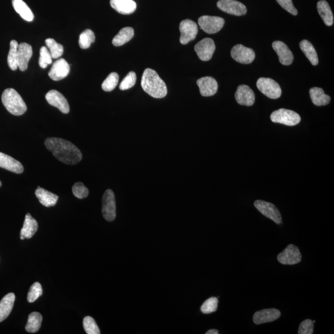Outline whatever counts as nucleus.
<instances>
[{
    "mask_svg": "<svg viewBox=\"0 0 334 334\" xmlns=\"http://www.w3.org/2000/svg\"><path fill=\"white\" fill-rule=\"evenodd\" d=\"M45 146L57 159L68 165H76L83 158L81 150L65 139L48 138L45 141Z\"/></svg>",
    "mask_w": 334,
    "mask_h": 334,
    "instance_id": "nucleus-1",
    "label": "nucleus"
},
{
    "mask_svg": "<svg viewBox=\"0 0 334 334\" xmlns=\"http://www.w3.org/2000/svg\"><path fill=\"white\" fill-rule=\"evenodd\" d=\"M141 86L145 92L155 98H162L167 94L165 82L154 70L147 68L142 76Z\"/></svg>",
    "mask_w": 334,
    "mask_h": 334,
    "instance_id": "nucleus-2",
    "label": "nucleus"
},
{
    "mask_svg": "<svg viewBox=\"0 0 334 334\" xmlns=\"http://www.w3.org/2000/svg\"><path fill=\"white\" fill-rule=\"evenodd\" d=\"M2 103L10 114L20 116L27 110L25 102L15 89L10 88L4 90L2 96Z\"/></svg>",
    "mask_w": 334,
    "mask_h": 334,
    "instance_id": "nucleus-3",
    "label": "nucleus"
},
{
    "mask_svg": "<svg viewBox=\"0 0 334 334\" xmlns=\"http://www.w3.org/2000/svg\"><path fill=\"white\" fill-rule=\"evenodd\" d=\"M270 120L273 123H281L289 127L295 126L301 121V117L296 112L290 109L281 108L272 112Z\"/></svg>",
    "mask_w": 334,
    "mask_h": 334,
    "instance_id": "nucleus-4",
    "label": "nucleus"
},
{
    "mask_svg": "<svg viewBox=\"0 0 334 334\" xmlns=\"http://www.w3.org/2000/svg\"><path fill=\"white\" fill-rule=\"evenodd\" d=\"M257 87L265 96L276 99L281 96L282 89L279 84L271 78H261L257 81Z\"/></svg>",
    "mask_w": 334,
    "mask_h": 334,
    "instance_id": "nucleus-5",
    "label": "nucleus"
},
{
    "mask_svg": "<svg viewBox=\"0 0 334 334\" xmlns=\"http://www.w3.org/2000/svg\"><path fill=\"white\" fill-rule=\"evenodd\" d=\"M201 29L207 34H215L223 28L225 20L217 16H202L198 20Z\"/></svg>",
    "mask_w": 334,
    "mask_h": 334,
    "instance_id": "nucleus-6",
    "label": "nucleus"
},
{
    "mask_svg": "<svg viewBox=\"0 0 334 334\" xmlns=\"http://www.w3.org/2000/svg\"><path fill=\"white\" fill-rule=\"evenodd\" d=\"M102 215L104 218L112 221L116 218V201L114 191L107 190L102 198Z\"/></svg>",
    "mask_w": 334,
    "mask_h": 334,
    "instance_id": "nucleus-7",
    "label": "nucleus"
},
{
    "mask_svg": "<svg viewBox=\"0 0 334 334\" xmlns=\"http://www.w3.org/2000/svg\"><path fill=\"white\" fill-rule=\"evenodd\" d=\"M254 205L265 217L271 219L276 224L283 222L281 212L275 205L262 200H257L254 202Z\"/></svg>",
    "mask_w": 334,
    "mask_h": 334,
    "instance_id": "nucleus-8",
    "label": "nucleus"
},
{
    "mask_svg": "<svg viewBox=\"0 0 334 334\" xmlns=\"http://www.w3.org/2000/svg\"><path fill=\"white\" fill-rule=\"evenodd\" d=\"M302 256L299 248L294 245H289L277 256L280 263L284 265H294L300 263Z\"/></svg>",
    "mask_w": 334,
    "mask_h": 334,
    "instance_id": "nucleus-9",
    "label": "nucleus"
},
{
    "mask_svg": "<svg viewBox=\"0 0 334 334\" xmlns=\"http://www.w3.org/2000/svg\"><path fill=\"white\" fill-rule=\"evenodd\" d=\"M181 33L180 43L183 45L187 44L194 39L198 33V27L195 22L186 20L181 22L180 24Z\"/></svg>",
    "mask_w": 334,
    "mask_h": 334,
    "instance_id": "nucleus-10",
    "label": "nucleus"
},
{
    "mask_svg": "<svg viewBox=\"0 0 334 334\" xmlns=\"http://www.w3.org/2000/svg\"><path fill=\"white\" fill-rule=\"evenodd\" d=\"M231 56L233 59L240 64H250L255 59L256 54L253 49L238 44L232 48Z\"/></svg>",
    "mask_w": 334,
    "mask_h": 334,
    "instance_id": "nucleus-11",
    "label": "nucleus"
},
{
    "mask_svg": "<svg viewBox=\"0 0 334 334\" xmlns=\"http://www.w3.org/2000/svg\"><path fill=\"white\" fill-rule=\"evenodd\" d=\"M194 50L202 61H209L215 50V43L212 39L205 38L197 43L194 46Z\"/></svg>",
    "mask_w": 334,
    "mask_h": 334,
    "instance_id": "nucleus-12",
    "label": "nucleus"
},
{
    "mask_svg": "<svg viewBox=\"0 0 334 334\" xmlns=\"http://www.w3.org/2000/svg\"><path fill=\"white\" fill-rule=\"evenodd\" d=\"M217 5L219 9L230 15L240 16L247 12L245 5L236 0H220Z\"/></svg>",
    "mask_w": 334,
    "mask_h": 334,
    "instance_id": "nucleus-13",
    "label": "nucleus"
},
{
    "mask_svg": "<svg viewBox=\"0 0 334 334\" xmlns=\"http://www.w3.org/2000/svg\"><path fill=\"white\" fill-rule=\"evenodd\" d=\"M45 98L50 105L59 108L62 113L67 114L70 112V105L67 98L56 90H51L45 95Z\"/></svg>",
    "mask_w": 334,
    "mask_h": 334,
    "instance_id": "nucleus-14",
    "label": "nucleus"
},
{
    "mask_svg": "<svg viewBox=\"0 0 334 334\" xmlns=\"http://www.w3.org/2000/svg\"><path fill=\"white\" fill-rule=\"evenodd\" d=\"M70 71V67L68 62L64 59H60L52 65L48 76L52 80L59 81L67 77Z\"/></svg>",
    "mask_w": 334,
    "mask_h": 334,
    "instance_id": "nucleus-15",
    "label": "nucleus"
},
{
    "mask_svg": "<svg viewBox=\"0 0 334 334\" xmlns=\"http://www.w3.org/2000/svg\"><path fill=\"white\" fill-rule=\"evenodd\" d=\"M235 96L240 105L250 106L255 102V94L253 90L246 85L238 86Z\"/></svg>",
    "mask_w": 334,
    "mask_h": 334,
    "instance_id": "nucleus-16",
    "label": "nucleus"
},
{
    "mask_svg": "<svg viewBox=\"0 0 334 334\" xmlns=\"http://www.w3.org/2000/svg\"><path fill=\"white\" fill-rule=\"evenodd\" d=\"M197 84L199 86L200 94L203 97H210L217 92L218 83L214 78L207 76L198 79Z\"/></svg>",
    "mask_w": 334,
    "mask_h": 334,
    "instance_id": "nucleus-17",
    "label": "nucleus"
},
{
    "mask_svg": "<svg viewBox=\"0 0 334 334\" xmlns=\"http://www.w3.org/2000/svg\"><path fill=\"white\" fill-rule=\"evenodd\" d=\"M272 47L277 54L281 64L289 66L294 62V54L286 43L281 41H275L272 43Z\"/></svg>",
    "mask_w": 334,
    "mask_h": 334,
    "instance_id": "nucleus-18",
    "label": "nucleus"
},
{
    "mask_svg": "<svg viewBox=\"0 0 334 334\" xmlns=\"http://www.w3.org/2000/svg\"><path fill=\"white\" fill-rule=\"evenodd\" d=\"M281 311L277 309H264L256 312L253 316V321L257 325L275 321L280 317Z\"/></svg>",
    "mask_w": 334,
    "mask_h": 334,
    "instance_id": "nucleus-19",
    "label": "nucleus"
},
{
    "mask_svg": "<svg viewBox=\"0 0 334 334\" xmlns=\"http://www.w3.org/2000/svg\"><path fill=\"white\" fill-rule=\"evenodd\" d=\"M32 48L27 43H21L18 48V66L21 71H26L28 68L30 59L32 56Z\"/></svg>",
    "mask_w": 334,
    "mask_h": 334,
    "instance_id": "nucleus-20",
    "label": "nucleus"
},
{
    "mask_svg": "<svg viewBox=\"0 0 334 334\" xmlns=\"http://www.w3.org/2000/svg\"><path fill=\"white\" fill-rule=\"evenodd\" d=\"M0 167L18 174L24 172L23 165L20 161L2 152H0Z\"/></svg>",
    "mask_w": 334,
    "mask_h": 334,
    "instance_id": "nucleus-21",
    "label": "nucleus"
},
{
    "mask_svg": "<svg viewBox=\"0 0 334 334\" xmlns=\"http://www.w3.org/2000/svg\"><path fill=\"white\" fill-rule=\"evenodd\" d=\"M38 227L39 226L37 220L33 218L29 213H27L20 233L21 240H23L25 238L29 239L32 238L38 231Z\"/></svg>",
    "mask_w": 334,
    "mask_h": 334,
    "instance_id": "nucleus-22",
    "label": "nucleus"
},
{
    "mask_svg": "<svg viewBox=\"0 0 334 334\" xmlns=\"http://www.w3.org/2000/svg\"><path fill=\"white\" fill-rule=\"evenodd\" d=\"M110 5L118 13L130 15L135 12L137 5L133 0H110Z\"/></svg>",
    "mask_w": 334,
    "mask_h": 334,
    "instance_id": "nucleus-23",
    "label": "nucleus"
},
{
    "mask_svg": "<svg viewBox=\"0 0 334 334\" xmlns=\"http://www.w3.org/2000/svg\"><path fill=\"white\" fill-rule=\"evenodd\" d=\"M35 195L39 199L40 204L45 207H50L55 206L59 200V196L50 191H46L40 187L35 190Z\"/></svg>",
    "mask_w": 334,
    "mask_h": 334,
    "instance_id": "nucleus-24",
    "label": "nucleus"
},
{
    "mask_svg": "<svg viewBox=\"0 0 334 334\" xmlns=\"http://www.w3.org/2000/svg\"><path fill=\"white\" fill-rule=\"evenodd\" d=\"M15 295L10 293L0 301V322L6 319L12 312L15 302Z\"/></svg>",
    "mask_w": 334,
    "mask_h": 334,
    "instance_id": "nucleus-25",
    "label": "nucleus"
},
{
    "mask_svg": "<svg viewBox=\"0 0 334 334\" xmlns=\"http://www.w3.org/2000/svg\"><path fill=\"white\" fill-rule=\"evenodd\" d=\"M317 8L325 25L332 26L333 24V16L328 3L325 0H321L317 3Z\"/></svg>",
    "mask_w": 334,
    "mask_h": 334,
    "instance_id": "nucleus-26",
    "label": "nucleus"
},
{
    "mask_svg": "<svg viewBox=\"0 0 334 334\" xmlns=\"http://www.w3.org/2000/svg\"><path fill=\"white\" fill-rule=\"evenodd\" d=\"M12 4L14 9L23 20L27 22H32L34 20V14L23 0H13Z\"/></svg>",
    "mask_w": 334,
    "mask_h": 334,
    "instance_id": "nucleus-27",
    "label": "nucleus"
},
{
    "mask_svg": "<svg viewBox=\"0 0 334 334\" xmlns=\"http://www.w3.org/2000/svg\"><path fill=\"white\" fill-rule=\"evenodd\" d=\"M312 102L316 106L327 105L330 102V97L325 94L324 90L319 87H313L309 90Z\"/></svg>",
    "mask_w": 334,
    "mask_h": 334,
    "instance_id": "nucleus-28",
    "label": "nucleus"
},
{
    "mask_svg": "<svg viewBox=\"0 0 334 334\" xmlns=\"http://www.w3.org/2000/svg\"><path fill=\"white\" fill-rule=\"evenodd\" d=\"M134 35H135V31H134L132 27H124L114 38L112 43L116 46L123 45L132 39Z\"/></svg>",
    "mask_w": 334,
    "mask_h": 334,
    "instance_id": "nucleus-29",
    "label": "nucleus"
},
{
    "mask_svg": "<svg viewBox=\"0 0 334 334\" xmlns=\"http://www.w3.org/2000/svg\"><path fill=\"white\" fill-rule=\"evenodd\" d=\"M300 47L312 65H318L319 60L317 52L311 42L307 40H303L300 43Z\"/></svg>",
    "mask_w": 334,
    "mask_h": 334,
    "instance_id": "nucleus-30",
    "label": "nucleus"
},
{
    "mask_svg": "<svg viewBox=\"0 0 334 334\" xmlns=\"http://www.w3.org/2000/svg\"><path fill=\"white\" fill-rule=\"evenodd\" d=\"M42 316L38 312H33L29 314L26 330L30 333H35L40 329L42 322Z\"/></svg>",
    "mask_w": 334,
    "mask_h": 334,
    "instance_id": "nucleus-31",
    "label": "nucleus"
},
{
    "mask_svg": "<svg viewBox=\"0 0 334 334\" xmlns=\"http://www.w3.org/2000/svg\"><path fill=\"white\" fill-rule=\"evenodd\" d=\"M17 41L13 40L10 42V49L8 55V64L11 70L15 71L18 69V48Z\"/></svg>",
    "mask_w": 334,
    "mask_h": 334,
    "instance_id": "nucleus-32",
    "label": "nucleus"
},
{
    "mask_svg": "<svg viewBox=\"0 0 334 334\" xmlns=\"http://www.w3.org/2000/svg\"><path fill=\"white\" fill-rule=\"evenodd\" d=\"M95 39V36L94 32L90 29L85 30L79 36V46L82 49L88 48L92 43L94 42Z\"/></svg>",
    "mask_w": 334,
    "mask_h": 334,
    "instance_id": "nucleus-33",
    "label": "nucleus"
},
{
    "mask_svg": "<svg viewBox=\"0 0 334 334\" xmlns=\"http://www.w3.org/2000/svg\"><path fill=\"white\" fill-rule=\"evenodd\" d=\"M46 46L48 48L51 54L52 59H57L62 57L64 54V46L60 43H57L53 39H47L45 40Z\"/></svg>",
    "mask_w": 334,
    "mask_h": 334,
    "instance_id": "nucleus-34",
    "label": "nucleus"
},
{
    "mask_svg": "<svg viewBox=\"0 0 334 334\" xmlns=\"http://www.w3.org/2000/svg\"><path fill=\"white\" fill-rule=\"evenodd\" d=\"M119 81V76L117 73L109 74L103 82L102 88L105 92H111L117 87Z\"/></svg>",
    "mask_w": 334,
    "mask_h": 334,
    "instance_id": "nucleus-35",
    "label": "nucleus"
},
{
    "mask_svg": "<svg viewBox=\"0 0 334 334\" xmlns=\"http://www.w3.org/2000/svg\"><path fill=\"white\" fill-rule=\"evenodd\" d=\"M83 326L87 334H100V331L95 320L90 316L85 317L83 320Z\"/></svg>",
    "mask_w": 334,
    "mask_h": 334,
    "instance_id": "nucleus-36",
    "label": "nucleus"
},
{
    "mask_svg": "<svg viewBox=\"0 0 334 334\" xmlns=\"http://www.w3.org/2000/svg\"><path fill=\"white\" fill-rule=\"evenodd\" d=\"M43 294L42 286L39 283H35L30 288L27 301L29 303H34Z\"/></svg>",
    "mask_w": 334,
    "mask_h": 334,
    "instance_id": "nucleus-37",
    "label": "nucleus"
},
{
    "mask_svg": "<svg viewBox=\"0 0 334 334\" xmlns=\"http://www.w3.org/2000/svg\"><path fill=\"white\" fill-rule=\"evenodd\" d=\"M52 57L50 51L46 46H42L40 50L39 64L40 67L45 69L49 65L52 64Z\"/></svg>",
    "mask_w": 334,
    "mask_h": 334,
    "instance_id": "nucleus-38",
    "label": "nucleus"
},
{
    "mask_svg": "<svg viewBox=\"0 0 334 334\" xmlns=\"http://www.w3.org/2000/svg\"><path fill=\"white\" fill-rule=\"evenodd\" d=\"M218 307V298L211 297L207 300L201 306V311L204 314L212 313L217 311Z\"/></svg>",
    "mask_w": 334,
    "mask_h": 334,
    "instance_id": "nucleus-39",
    "label": "nucleus"
},
{
    "mask_svg": "<svg viewBox=\"0 0 334 334\" xmlns=\"http://www.w3.org/2000/svg\"><path fill=\"white\" fill-rule=\"evenodd\" d=\"M73 193L78 199L87 198L89 195V190L83 183H76L72 188Z\"/></svg>",
    "mask_w": 334,
    "mask_h": 334,
    "instance_id": "nucleus-40",
    "label": "nucleus"
},
{
    "mask_svg": "<svg viewBox=\"0 0 334 334\" xmlns=\"http://www.w3.org/2000/svg\"><path fill=\"white\" fill-rule=\"evenodd\" d=\"M136 83V75L135 72L131 71L126 77L123 79L121 84L120 85V89L122 90H125L130 89L131 87L135 86Z\"/></svg>",
    "mask_w": 334,
    "mask_h": 334,
    "instance_id": "nucleus-41",
    "label": "nucleus"
},
{
    "mask_svg": "<svg viewBox=\"0 0 334 334\" xmlns=\"http://www.w3.org/2000/svg\"><path fill=\"white\" fill-rule=\"evenodd\" d=\"M313 322L311 319H306L301 323L298 333L299 334H313Z\"/></svg>",
    "mask_w": 334,
    "mask_h": 334,
    "instance_id": "nucleus-42",
    "label": "nucleus"
},
{
    "mask_svg": "<svg viewBox=\"0 0 334 334\" xmlns=\"http://www.w3.org/2000/svg\"><path fill=\"white\" fill-rule=\"evenodd\" d=\"M276 1L284 10L292 14V15L297 16L298 15V11L294 6L292 0H276Z\"/></svg>",
    "mask_w": 334,
    "mask_h": 334,
    "instance_id": "nucleus-43",
    "label": "nucleus"
},
{
    "mask_svg": "<svg viewBox=\"0 0 334 334\" xmlns=\"http://www.w3.org/2000/svg\"><path fill=\"white\" fill-rule=\"evenodd\" d=\"M206 334H218V331L216 329H211L208 330Z\"/></svg>",
    "mask_w": 334,
    "mask_h": 334,
    "instance_id": "nucleus-44",
    "label": "nucleus"
},
{
    "mask_svg": "<svg viewBox=\"0 0 334 334\" xmlns=\"http://www.w3.org/2000/svg\"><path fill=\"white\" fill-rule=\"evenodd\" d=\"M1 186H2V182L1 181H0V187H1Z\"/></svg>",
    "mask_w": 334,
    "mask_h": 334,
    "instance_id": "nucleus-45",
    "label": "nucleus"
}]
</instances>
